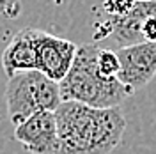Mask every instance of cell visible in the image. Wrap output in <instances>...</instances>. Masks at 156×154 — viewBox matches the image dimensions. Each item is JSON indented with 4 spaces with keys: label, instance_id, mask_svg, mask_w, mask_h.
Listing matches in <instances>:
<instances>
[{
    "label": "cell",
    "instance_id": "cell-1",
    "mask_svg": "<svg viewBox=\"0 0 156 154\" xmlns=\"http://www.w3.org/2000/svg\"><path fill=\"white\" fill-rule=\"evenodd\" d=\"M55 119L57 154H110L126 129L121 108H92L76 101H64Z\"/></svg>",
    "mask_w": 156,
    "mask_h": 154
},
{
    "label": "cell",
    "instance_id": "cell-2",
    "mask_svg": "<svg viewBox=\"0 0 156 154\" xmlns=\"http://www.w3.org/2000/svg\"><path fill=\"white\" fill-rule=\"evenodd\" d=\"M99 46L82 44L78 46L75 62L68 76L60 85V97L64 101H76L92 108H119V105L133 94L119 78H107L98 69Z\"/></svg>",
    "mask_w": 156,
    "mask_h": 154
},
{
    "label": "cell",
    "instance_id": "cell-3",
    "mask_svg": "<svg viewBox=\"0 0 156 154\" xmlns=\"http://www.w3.org/2000/svg\"><path fill=\"white\" fill-rule=\"evenodd\" d=\"M5 105L11 122L20 126L37 112H57L62 105L60 85L41 71H23L9 78Z\"/></svg>",
    "mask_w": 156,
    "mask_h": 154
},
{
    "label": "cell",
    "instance_id": "cell-4",
    "mask_svg": "<svg viewBox=\"0 0 156 154\" xmlns=\"http://www.w3.org/2000/svg\"><path fill=\"white\" fill-rule=\"evenodd\" d=\"M34 39L37 48V71L60 83L75 62L78 46L68 39L37 29H34Z\"/></svg>",
    "mask_w": 156,
    "mask_h": 154
},
{
    "label": "cell",
    "instance_id": "cell-5",
    "mask_svg": "<svg viewBox=\"0 0 156 154\" xmlns=\"http://www.w3.org/2000/svg\"><path fill=\"white\" fill-rule=\"evenodd\" d=\"M121 71L119 82L135 92L156 76V43H140L115 51Z\"/></svg>",
    "mask_w": 156,
    "mask_h": 154
},
{
    "label": "cell",
    "instance_id": "cell-6",
    "mask_svg": "<svg viewBox=\"0 0 156 154\" xmlns=\"http://www.w3.org/2000/svg\"><path fill=\"white\" fill-rule=\"evenodd\" d=\"M14 138L32 154H57L58 133L55 112H37L14 128Z\"/></svg>",
    "mask_w": 156,
    "mask_h": 154
},
{
    "label": "cell",
    "instance_id": "cell-7",
    "mask_svg": "<svg viewBox=\"0 0 156 154\" xmlns=\"http://www.w3.org/2000/svg\"><path fill=\"white\" fill-rule=\"evenodd\" d=\"M151 16H156V0L154 2H136L135 7L124 16H108V34L119 44V48L146 43L142 29H144L146 19Z\"/></svg>",
    "mask_w": 156,
    "mask_h": 154
},
{
    "label": "cell",
    "instance_id": "cell-8",
    "mask_svg": "<svg viewBox=\"0 0 156 154\" xmlns=\"http://www.w3.org/2000/svg\"><path fill=\"white\" fill-rule=\"evenodd\" d=\"M2 68L7 76L23 71H37V48L34 29L20 30L2 53Z\"/></svg>",
    "mask_w": 156,
    "mask_h": 154
},
{
    "label": "cell",
    "instance_id": "cell-9",
    "mask_svg": "<svg viewBox=\"0 0 156 154\" xmlns=\"http://www.w3.org/2000/svg\"><path fill=\"white\" fill-rule=\"evenodd\" d=\"M98 69L103 76L107 78H117L119 76V71H121V62L117 57L115 51L107 48L99 50V55H98Z\"/></svg>",
    "mask_w": 156,
    "mask_h": 154
},
{
    "label": "cell",
    "instance_id": "cell-10",
    "mask_svg": "<svg viewBox=\"0 0 156 154\" xmlns=\"http://www.w3.org/2000/svg\"><path fill=\"white\" fill-rule=\"evenodd\" d=\"M136 0H105L103 9L108 16H124L135 7Z\"/></svg>",
    "mask_w": 156,
    "mask_h": 154
},
{
    "label": "cell",
    "instance_id": "cell-11",
    "mask_svg": "<svg viewBox=\"0 0 156 154\" xmlns=\"http://www.w3.org/2000/svg\"><path fill=\"white\" fill-rule=\"evenodd\" d=\"M142 34H144L146 43H156V16H151V18L146 19Z\"/></svg>",
    "mask_w": 156,
    "mask_h": 154
},
{
    "label": "cell",
    "instance_id": "cell-12",
    "mask_svg": "<svg viewBox=\"0 0 156 154\" xmlns=\"http://www.w3.org/2000/svg\"><path fill=\"white\" fill-rule=\"evenodd\" d=\"M136 2H154V0H136Z\"/></svg>",
    "mask_w": 156,
    "mask_h": 154
}]
</instances>
